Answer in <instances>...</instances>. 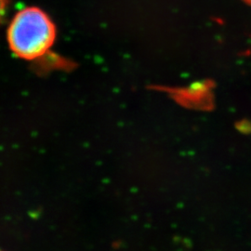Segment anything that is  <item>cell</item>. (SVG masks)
Here are the masks:
<instances>
[{"instance_id":"cell-2","label":"cell","mask_w":251,"mask_h":251,"mask_svg":"<svg viewBox=\"0 0 251 251\" xmlns=\"http://www.w3.org/2000/svg\"><path fill=\"white\" fill-rule=\"evenodd\" d=\"M214 88L211 80L197 81L186 87L170 88L158 87L157 90L166 92L174 101L183 107L210 111L214 108Z\"/></svg>"},{"instance_id":"cell-4","label":"cell","mask_w":251,"mask_h":251,"mask_svg":"<svg viewBox=\"0 0 251 251\" xmlns=\"http://www.w3.org/2000/svg\"><path fill=\"white\" fill-rule=\"evenodd\" d=\"M243 1H245L247 4H249L250 6H251V0H243Z\"/></svg>"},{"instance_id":"cell-1","label":"cell","mask_w":251,"mask_h":251,"mask_svg":"<svg viewBox=\"0 0 251 251\" xmlns=\"http://www.w3.org/2000/svg\"><path fill=\"white\" fill-rule=\"evenodd\" d=\"M56 28L43 10L36 7L22 9L12 19L8 29L10 50L19 58L35 60L52 47Z\"/></svg>"},{"instance_id":"cell-3","label":"cell","mask_w":251,"mask_h":251,"mask_svg":"<svg viewBox=\"0 0 251 251\" xmlns=\"http://www.w3.org/2000/svg\"><path fill=\"white\" fill-rule=\"evenodd\" d=\"M8 5H9V0H0V22L6 14Z\"/></svg>"}]
</instances>
